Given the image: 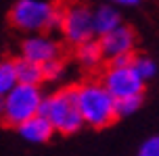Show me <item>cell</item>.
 <instances>
[{
    "mask_svg": "<svg viewBox=\"0 0 159 156\" xmlns=\"http://www.w3.org/2000/svg\"><path fill=\"white\" fill-rule=\"evenodd\" d=\"M75 87L80 112L84 117V123L92 129H105L113 125L119 119L117 112V100L101 77H90L80 81Z\"/></svg>",
    "mask_w": 159,
    "mask_h": 156,
    "instance_id": "obj_1",
    "label": "cell"
},
{
    "mask_svg": "<svg viewBox=\"0 0 159 156\" xmlns=\"http://www.w3.org/2000/svg\"><path fill=\"white\" fill-rule=\"evenodd\" d=\"M61 13L63 4L57 0H17L8 13V21L23 33L59 31Z\"/></svg>",
    "mask_w": 159,
    "mask_h": 156,
    "instance_id": "obj_2",
    "label": "cell"
},
{
    "mask_svg": "<svg viewBox=\"0 0 159 156\" xmlns=\"http://www.w3.org/2000/svg\"><path fill=\"white\" fill-rule=\"evenodd\" d=\"M40 112L52 123L57 133H61V135L78 133L86 125L82 112H80L78 98H75V87L73 86L61 87V90L44 96V102H42V110Z\"/></svg>",
    "mask_w": 159,
    "mask_h": 156,
    "instance_id": "obj_3",
    "label": "cell"
},
{
    "mask_svg": "<svg viewBox=\"0 0 159 156\" xmlns=\"http://www.w3.org/2000/svg\"><path fill=\"white\" fill-rule=\"evenodd\" d=\"M44 102V94L40 86L34 83H17L11 92L4 96V112L0 121L8 127H19L27 119L40 115Z\"/></svg>",
    "mask_w": 159,
    "mask_h": 156,
    "instance_id": "obj_4",
    "label": "cell"
},
{
    "mask_svg": "<svg viewBox=\"0 0 159 156\" xmlns=\"http://www.w3.org/2000/svg\"><path fill=\"white\" fill-rule=\"evenodd\" d=\"M59 33L65 44L71 48L84 44L88 40L96 38L94 31V8L86 6L82 2H69L63 4L61 13V23H59Z\"/></svg>",
    "mask_w": 159,
    "mask_h": 156,
    "instance_id": "obj_5",
    "label": "cell"
},
{
    "mask_svg": "<svg viewBox=\"0 0 159 156\" xmlns=\"http://www.w3.org/2000/svg\"><path fill=\"white\" fill-rule=\"evenodd\" d=\"M101 79L107 86V90L115 96V100L128 98V96H143L144 79L136 73V69L130 65H113L107 62V67L101 73Z\"/></svg>",
    "mask_w": 159,
    "mask_h": 156,
    "instance_id": "obj_6",
    "label": "cell"
},
{
    "mask_svg": "<svg viewBox=\"0 0 159 156\" xmlns=\"http://www.w3.org/2000/svg\"><path fill=\"white\" fill-rule=\"evenodd\" d=\"M19 52L30 61L44 65L52 58L63 56V46L55 36H50L48 31H42V33H27L19 46Z\"/></svg>",
    "mask_w": 159,
    "mask_h": 156,
    "instance_id": "obj_7",
    "label": "cell"
},
{
    "mask_svg": "<svg viewBox=\"0 0 159 156\" xmlns=\"http://www.w3.org/2000/svg\"><path fill=\"white\" fill-rule=\"evenodd\" d=\"M101 46H103V52L107 56V61H113L117 56H126V54H134L136 48V33L132 27L128 25H119L113 31L101 36Z\"/></svg>",
    "mask_w": 159,
    "mask_h": 156,
    "instance_id": "obj_8",
    "label": "cell"
},
{
    "mask_svg": "<svg viewBox=\"0 0 159 156\" xmlns=\"http://www.w3.org/2000/svg\"><path fill=\"white\" fill-rule=\"evenodd\" d=\"M17 133H19L25 141H30V144H44V141H48L57 133V129L52 127V123L40 112V115L27 119L25 123L19 125V127H17Z\"/></svg>",
    "mask_w": 159,
    "mask_h": 156,
    "instance_id": "obj_9",
    "label": "cell"
},
{
    "mask_svg": "<svg viewBox=\"0 0 159 156\" xmlns=\"http://www.w3.org/2000/svg\"><path fill=\"white\" fill-rule=\"evenodd\" d=\"M73 56H75L80 67L86 71H96L107 62V56L103 52V46H101L98 38H92L88 42H84V44L75 46L73 48Z\"/></svg>",
    "mask_w": 159,
    "mask_h": 156,
    "instance_id": "obj_10",
    "label": "cell"
},
{
    "mask_svg": "<svg viewBox=\"0 0 159 156\" xmlns=\"http://www.w3.org/2000/svg\"><path fill=\"white\" fill-rule=\"evenodd\" d=\"M121 25V15L119 11L111 4H101V6L94 8V31L96 38H101L105 33L113 31L115 27Z\"/></svg>",
    "mask_w": 159,
    "mask_h": 156,
    "instance_id": "obj_11",
    "label": "cell"
},
{
    "mask_svg": "<svg viewBox=\"0 0 159 156\" xmlns=\"http://www.w3.org/2000/svg\"><path fill=\"white\" fill-rule=\"evenodd\" d=\"M15 67H17L19 83L40 86L44 81V69H42V65H38V62H34V61H30V58L19 54V58H15Z\"/></svg>",
    "mask_w": 159,
    "mask_h": 156,
    "instance_id": "obj_12",
    "label": "cell"
},
{
    "mask_svg": "<svg viewBox=\"0 0 159 156\" xmlns=\"http://www.w3.org/2000/svg\"><path fill=\"white\" fill-rule=\"evenodd\" d=\"M17 83H19V77H17L15 58L2 61L0 62V96H7Z\"/></svg>",
    "mask_w": 159,
    "mask_h": 156,
    "instance_id": "obj_13",
    "label": "cell"
},
{
    "mask_svg": "<svg viewBox=\"0 0 159 156\" xmlns=\"http://www.w3.org/2000/svg\"><path fill=\"white\" fill-rule=\"evenodd\" d=\"M132 67L136 69V73H138V75L144 79V81L157 75V62L153 61L151 56L134 54V58H132Z\"/></svg>",
    "mask_w": 159,
    "mask_h": 156,
    "instance_id": "obj_14",
    "label": "cell"
},
{
    "mask_svg": "<svg viewBox=\"0 0 159 156\" xmlns=\"http://www.w3.org/2000/svg\"><path fill=\"white\" fill-rule=\"evenodd\" d=\"M42 69H44V81H59V79L65 75V61H63V56L44 62Z\"/></svg>",
    "mask_w": 159,
    "mask_h": 156,
    "instance_id": "obj_15",
    "label": "cell"
},
{
    "mask_svg": "<svg viewBox=\"0 0 159 156\" xmlns=\"http://www.w3.org/2000/svg\"><path fill=\"white\" fill-rule=\"evenodd\" d=\"M143 106V96H128V98H121L117 100V112L119 117H128Z\"/></svg>",
    "mask_w": 159,
    "mask_h": 156,
    "instance_id": "obj_16",
    "label": "cell"
},
{
    "mask_svg": "<svg viewBox=\"0 0 159 156\" xmlns=\"http://www.w3.org/2000/svg\"><path fill=\"white\" fill-rule=\"evenodd\" d=\"M136 156H159V135H153L147 141H143Z\"/></svg>",
    "mask_w": 159,
    "mask_h": 156,
    "instance_id": "obj_17",
    "label": "cell"
},
{
    "mask_svg": "<svg viewBox=\"0 0 159 156\" xmlns=\"http://www.w3.org/2000/svg\"><path fill=\"white\" fill-rule=\"evenodd\" d=\"M113 4H119V6H136L140 0H111Z\"/></svg>",
    "mask_w": 159,
    "mask_h": 156,
    "instance_id": "obj_18",
    "label": "cell"
},
{
    "mask_svg": "<svg viewBox=\"0 0 159 156\" xmlns=\"http://www.w3.org/2000/svg\"><path fill=\"white\" fill-rule=\"evenodd\" d=\"M2 112H4V96H0V117H2Z\"/></svg>",
    "mask_w": 159,
    "mask_h": 156,
    "instance_id": "obj_19",
    "label": "cell"
}]
</instances>
